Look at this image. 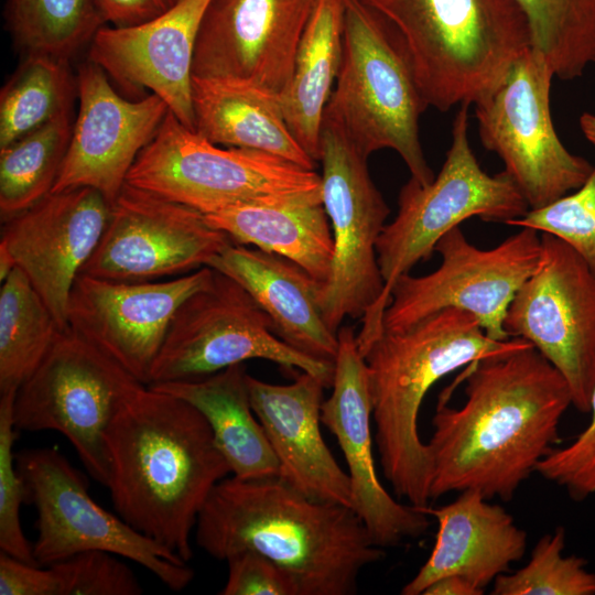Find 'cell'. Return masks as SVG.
I'll use <instances>...</instances> for the list:
<instances>
[{"label": "cell", "mask_w": 595, "mask_h": 595, "mask_svg": "<svg viewBox=\"0 0 595 595\" xmlns=\"http://www.w3.org/2000/svg\"><path fill=\"white\" fill-rule=\"evenodd\" d=\"M513 1L526 17L531 46L556 77H581L595 63V0Z\"/></svg>", "instance_id": "836d02e7"}, {"label": "cell", "mask_w": 595, "mask_h": 595, "mask_svg": "<svg viewBox=\"0 0 595 595\" xmlns=\"http://www.w3.org/2000/svg\"><path fill=\"white\" fill-rule=\"evenodd\" d=\"M464 376V404L440 401L432 418L431 500L476 489L509 501L559 443L569 385L531 344L479 359Z\"/></svg>", "instance_id": "6da1fadb"}, {"label": "cell", "mask_w": 595, "mask_h": 595, "mask_svg": "<svg viewBox=\"0 0 595 595\" xmlns=\"http://www.w3.org/2000/svg\"><path fill=\"white\" fill-rule=\"evenodd\" d=\"M238 282L269 316L274 334L310 357L334 363L337 333L324 321L321 283L295 262L258 248L230 242L208 262Z\"/></svg>", "instance_id": "d4e9b609"}, {"label": "cell", "mask_w": 595, "mask_h": 595, "mask_svg": "<svg viewBox=\"0 0 595 595\" xmlns=\"http://www.w3.org/2000/svg\"><path fill=\"white\" fill-rule=\"evenodd\" d=\"M230 242L198 210L126 183L80 273L117 282L156 281L207 267Z\"/></svg>", "instance_id": "2e32d148"}, {"label": "cell", "mask_w": 595, "mask_h": 595, "mask_svg": "<svg viewBox=\"0 0 595 595\" xmlns=\"http://www.w3.org/2000/svg\"><path fill=\"white\" fill-rule=\"evenodd\" d=\"M484 592L474 587L458 575L443 576L431 583L422 595H483Z\"/></svg>", "instance_id": "7bdbcfd3"}, {"label": "cell", "mask_w": 595, "mask_h": 595, "mask_svg": "<svg viewBox=\"0 0 595 595\" xmlns=\"http://www.w3.org/2000/svg\"><path fill=\"white\" fill-rule=\"evenodd\" d=\"M226 561L228 578L221 595H300L294 577L266 555L242 551Z\"/></svg>", "instance_id": "ab89813d"}, {"label": "cell", "mask_w": 595, "mask_h": 595, "mask_svg": "<svg viewBox=\"0 0 595 595\" xmlns=\"http://www.w3.org/2000/svg\"><path fill=\"white\" fill-rule=\"evenodd\" d=\"M468 107L461 105L452 129V143L441 171L426 185L413 177L401 187L398 213L377 241L383 292L374 310L363 317L356 335L364 355L381 334L382 316L397 280L428 260L439 240L462 221H508L524 216L529 206L505 172L490 175L477 161L468 139Z\"/></svg>", "instance_id": "8992f818"}, {"label": "cell", "mask_w": 595, "mask_h": 595, "mask_svg": "<svg viewBox=\"0 0 595 595\" xmlns=\"http://www.w3.org/2000/svg\"><path fill=\"white\" fill-rule=\"evenodd\" d=\"M345 0H316L302 34L291 79L280 95L285 121L306 153L320 160L323 116L343 55Z\"/></svg>", "instance_id": "f1b7e54d"}, {"label": "cell", "mask_w": 595, "mask_h": 595, "mask_svg": "<svg viewBox=\"0 0 595 595\" xmlns=\"http://www.w3.org/2000/svg\"><path fill=\"white\" fill-rule=\"evenodd\" d=\"M1 595H55L53 575L48 566L33 565L0 554Z\"/></svg>", "instance_id": "60d3db41"}, {"label": "cell", "mask_w": 595, "mask_h": 595, "mask_svg": "<svg viewBox=\"0 0 595 595\" xmlns=\"http://www.w3.org/2000/svg\"><path fill=\"white\" fill-rule=\"evenodd\" d=\"M552 234L567 244L595 273V164L581 187L507 223Z\"/></svg>", "instance_id": "d590c367"}, {"label": "cell", "mask_w": 595, "mask_h": 595, "mask_svg": "<svg viewBox=\"0 0 595 595\" xmlns=\"http://www.w3.org/2000/svg\"><path fill=\"white\" fill-rule=\"evenodd\" d=\"M540 235V266L512 300L504 327L559 370L572 405L586 414L595 388V273L563 240Z\"/></svg>", "instance_id": "9a60e30c"}, {"label": "cell", "mask_w": 595, "mask_h": 595, "mask_svg": "<svg viewBox=\"0 0 595 595\" xmlns=\"http://www.w3.org/2000/svg\"><path fill=\"white\" fill-rule=\"evenodd\" d=\"M244 364L213 375L149 387L191 403L206 419L231 474L241 479L278 475V461L256 416Z\"/></svg>", "instance_id": "4316f807"}, {"label": "cell", "mask_w": 595, "mask_h": 595, "mask_svg": "<svg viewBox=\"0 0 595 595\" xmlns=\"http://www.w3.org/2000/svg\"><path fill=\"white\" fill-rule=\"evenodd\" d=\"M144 386L67 328L17 390L14 424L19 431L63 434L88 473L108 487V431L122 408Z\"/></svg>", "instance_id": "9c48e42d"}, {"label": "cell", "mask_w": 595, "mask_h": 595, "mask_svg": "<svg viewBox=\"0 0 595 595\" xmlns=\"http://www.w3.org/2000/svg\"><path fill=\"white\" fill-rule=\"evenodd\" d=\"M205 218L234 242L284 257L321 284L329 277L334 240L322 201L242 203Z\"/></svg>", "instance_id": "83f0119b"}, {"label": "cell", "mask_w": 595, "mask_h": 595, "mask_svg": "<svg viewBox=\"0 0 595 595\" xmlns=\"http://www.w3.org/2000/svg\"><path fill=\"white\" fill-rule=\"evenodd\" d=\"M73 123L66 112L0 149L2 221L48 195L64 162Z\"/></svg>", "instance_id": "4dcf8cb0"}, {"label": "cell", "mask_w": 595, "mask_h": 595, "mask_svg": "<svg viewBox=\"0 0 595 595\" xmlns=\"http://www.w3.org/2000/svg\"><path fill=\"white\" fill-rule=\"evenodd\" d=\"M62 331L28 277L15 267L0 288V393L19 389Z\"/></svg>", "instance_id": "f546056e"}, {"label": "cell", "mask_w": 595, "mask_h": 595, "mask_svg": "<svg viewBox=\"0 0 595 595\" xmlns=\"http://www.w3.org/2000/svg\"><path fill=\"white\" fill-rule=\"evenodd\" d=\"M580 128L587 141L595 147V115L584 112L580 117Z\"/></svg>", "instance_id": "ee69618b"}, {"label": "cell", "mask_w": 595, "mask_h": 595, "mask_svg": "<svg viewBox=\"0 0 595 595\" xmlns=\"http://www.w3.org/2000/svg\"><path fill=\"white\" fill-rule=\"evenodd\" d=\"M195 131L208 141L261 151L315 170L291 132L280 95L247 80L193 76Z\"/></svg>", "instance_id": "484cf974"}, {"label": "cell", "mask_w": 595, "mask_h": 595, "mask_svg": "<svg viewBox=\"0 0 595 595\" xmlns=\"http://www.w3.org/2000/svg\"><path fill=\"white\" fill-rule=\"evenodd\" d=\"M591 420L567 446L553 448L542 458L536 472L562 487L577 502L595 494V388L591 396Z\"/></svg>", "instance_id": "f35d334b"}, {"label": "cell", "mask_w": 595, "mask_h": 595, "mask_svg": "<svg viewBox=\"0 0 595 595\" xmlns=\"http://www.w3.org/2000/svg\"><path fill=\"white\" fill-rule=\"evenodd\" d=\"M213 275L209 267L148 282L108 281L79 273L69 295L67 327L148 386L176 310Z\"/></svg>", "instance_id": "e0dca14e"}, {"label": "cell", "mask_w": 595, "mask_h": 595, "mask_svg": "<svg viewBox=\"0 0 595 595\" xmlns=\"http://www.w3.org/2000/svg\"><path fill=\"white\" fill-rule=\"evenodd\" d=\"M566 531L556 527L534 544L529 562L513 573L499 575L493 595H595V573L585 559L564 555Z\"/></svg>", "instance_id": "e575fe53"}, {"label": "cell", "mask_w": 595, "mask_h": 595, "mask_svg": "<svg viewBox=\"0 0 595 595\" xmlns=\"http://www.w3.org/2000/svg\"><path fill=\"white\" fill-rule=\"evenodd\" d=\"M6 18L26 54L64 60L89 44L106 23L96 0H8Z\"/></svg>", "instance_id": "d6a6232c"}, {"label": "cell", "mask_w": 595, "mask_h": 595, "mask_svg": "<svg viewBox=\"0 0 595 595\" xmlns=\"http://www.w3.org/2000/svg\"><path fill=\"white\" fill-rule=\"evenodd\" d=\"M426 107L392 28L360 0H345L342 63L324 112L366 158L393 150L426 185L434 178L419 133Z\"/></svg>", "instance_id": "52a82bcc"}, {"label": "cell", "mask_w": 595, "mask_h": 595, "mask_svg": "<svg viewBox=\"0 0 595 595\" xmlns=\"http://www.w3.org/2000/svg\"><path fill=\"white\" fill-rule=\"evenodd\" d=\"M250 359L312 374L327 388L333 382L334 363L310 357L281 340L253 298L234 279L214 270L209 283L176 310L149 385L203 378Z\"/></svg>", "instance_id": "30bf717a"}, {"label": "cell", "mask_w": 595, "mask_h": 595, "mask_svg": "<svg viewBox=\"0 0 595 595\" xmlns=\"http://www.w3.org/2000/svg\"><path fill=\"white\" fill-rule=\"evenodd\" d=\"M437 269L424 275L405 273L394 283L381 332L407 328L441 310L455 307L474 315L493 339L506 340L507 311L518 291L539 268L541 235L523 227L498 246L480 249L457 226L436 244Z\"/></svg>", "instance_id": "7c38bea8"}, {"label": "cell", "mask_w": 595, "mask_h": 595, "mask_svg": "<svg viewBox=\"0 0 595 595\" xmlns=\"http://www.w3.org/2000/svg\"><path fill=\"white\" fill-rule=\"evenodd\" d=\"M126 183L204 215L242 203L322 201L315 170L261 151L215 144L170 110Z\"/></svg>", "instance_id": "ba28073f"}, {"label": "cell", "mask_w": 595, "mask_h": 595, "mask_svg": "<svg viewBox=\"0 0 595 595\" xmlns=\"http://www.w3.org/2000/svg\"><path fill=\"white\" fill-rule=\"evenodd\" d=\"M367 160L340 125L324 112L318 162L334 252L318 300L324 321L335 333L345 317L368 315L385 286L377 241L390 209L370 176Z\"/></svg>", "instance_id": "4fadbf2b"}, {"label": "cell", "mask_w": 595, "mask_h": 595, "mask_svg": "<svg viewBox=\"0 0 595 595\" xmlns=\"http://www.w3.org/2000/svg\"><path fill=\"white\" fill-rule=\"evenodd\" d=\"M439 523L434 548L402 595H422L434 581L458 575L485 593V588L527 549V532L500 505L489 502L476 489H466L441 507H416Z\"/></svg>", "instance_id": "cb8c5ba5"}, {"label": "cell", "mask_w": 595, "mask_h": 595, "mask_svg": "<svg viewBox=\"0 0 595 595\" xmlns=\"http://www.w3.org/2000/svg\"><path fill=\"white\" fill-rule=\"evenodd\" d=\"M180 0H96L105 22L129 26L147 22L174 7Z\"/></svg>", "instance_id": "b9f144b4"}, {"label": "cell", "mask_w": 595, "mask_h": 595, "mask_svg": "<svg viewBox=\"0 0 595 595\" xmlns=\"http://www.w3.org/2000/svg\"><path fill=\"white\" fill-rule=\"evenodd\" d=\"M397 34L426 106L446 111L494 90L531 46L513 0H360Z\"/></svg>", "instance_id": "5b68a950"}, {"label": "cell", "mask_w": 595, "mask_h": 595, "mask_svg": "<svg viewBox=\"0 0 595 595\" xmlns=\"http://www.w3.org/2000/svg\"><path fill=\"white\" fill-rule=\"evenodd\" d=\"M316 0H210L196 40L193 76L247 80L279 95Z\"/></svg>", "instance_id": "ffe728a7"}, {"label": "cell", "mask_w": 595, "mask_h": 595, "mask_svg": "<svg viewBox=\"0 0 595 595\" xmlns=\"http://www.w3.org/2000/svg\"><path fill=\"white\" fill-rule=\"evenodd\" d=\"M76 91L78 113L52 192L91 187L112 204L169 107L154 94L138 100L122 97L90 61L78 68Z\"/></svg>", "instance_id": "d6986e66"}, {"label": "cell", "mask_w": 595, "mask_h": 595, "mask_svg": "<svg viewBox=\"0 0 595 595\" xmlns=\"http://www.w3.org/2000/svg\"><path fill=\"white\" fill-rule=\"evenodd\" d=\"M210 0H180L160 15L129 26L102 25L88 61L126 91L149 90L195 130L193 61L199 25Z\"/></svg>", "instance_id": "7402d4cb"}, {"label": "cell", "mask_w": 595, "mask_h": 595, "mask_svg": "<svg viewBox=\"0 0 595 595\" xmlns=\"http://www.w3.org/2000/svg\"><path fill=\"white\" fill-rule=\"evenodd\" d=\"M75 88L68 60L26 54L0 91V149L71 112Z\"/></svg>", "instance_id": "1f68e13d"}, {"label": "cell", "mask_w": 595, "mask_h": 595, "mask_svg": "<svg viewBox=\"0 0 595 595\" xmlns=\"http://www.w3.org/2000/svg\"><path fill=\"white\" fill-rule=\"evenodd\" d=\"M15 393H0V549L14 559L39 565L20 522V507L28 500V491L13 451L19 431L13 418Z\"/></svg>", "instance_id": "8d00e7d4"}, {"label": "cell", "mask_w": 595, "mask_h": 595, "mask_svg": "<svg viewBox=\"0 0 595 595\" xmlns=\"http://www.w3.org/2000/svg\"><path fill=\"white\" fill-rule=\"evenodd\" d=\"M15 463L36 509L32 548L39 565L99 550L140 564L172 591L190 585L194 571L187 563L99 506L85 477L57 450H24Z\"/></svg>", "instance_id": "8fae6325"}, {"label": "cell", "mask_w": 595, "mask_h": 595, "mask_svg": "<svg viewBox=\"0 0 595 595\" xmlns=\"http://www.w3.org/2000/svg\"><path fill=\"white\" fill-rule=\"evenodd\" d=\"M253 412L278 461V476L306 497L351 508L349 476L337 464L321 431L326 383L302 371L274 385L247 376Z\"/></svg>", "instance_id": "603a6c76"}, {"label": "cell", "mask_w": 595, "mask_h": 595, "mask_svg": "<svg viewBox=\"0 0 595 595\" xmlns=\"http://www.w3.org/2000/svg\"><path fill=\"white\" fill-rule=\"evenodd\" d=\"M108 489L119 516L184 562L213 488L229 474L209 424L191 403L144 386L108 434Z\"/></svg>", "instance_id": "3957f363"}, {"label": "cell", "mask_w": 595, "mask_h": 595, "mask_svg": "<svg viewBox=\"0 0 595 595\" xmlns=\"http://www.w3.org/2000/svg\"><path fill=\"white\" fill-rule=\"evenodd\" d=\"M553 77L545 57L530 47L499 85L474 105L483 145L501 159L529 209L577 190L593 169L571 153L555 131L550 111Z\"/></svg>", "instance_id": "5bb4252c"}, {"label": "cell", "mask_w": 595, "mask_h": 595, "mask_svg": "<svg viewBox=\"0 0 595 595\" xmlns=\"http://www.w3.org/2000/svg\"><path fill=\"white\" fill-rule=\"evenodd\" d=\"M48 567L55 595H139L143 592L131 569L110 552H80Z\"/></svg>", "instance_id": "74e56055"}, {"label": "cell", "mask_w": 595, "mask_h": 595, "mask_svg": "<svg viewBox=\"0 0 595 595\" xmlns=\"http://www.w3.org/2000/svg\"><path fill=\"white\" fill-rule=\"evenodd\" d=\"M332 394L323 401L321 420L344 454L351 489V509L379 548L416 539L430 527L429 516L397 501L380 483L372 453V404L368 368L350 326L337 332Z\"/></svg>", "instance_id": "ac0fdd59"}, {"label": "cell", "mask_w": 595, "mask_h": 595, "mask_svg": "<svg viewBox=\"0 0 595 595\" xmlns=\"http://www.w3.org/2000/svg\"><path fill=\"white\" fill-rule=\"evenodd\" d=\"M195 543L227 560L255 551L296 581L300 595H353L365 567L386 555L347 506L311 499L278 475L221 479L203 506Z\"/></svg>", "instance_id": "7a4b0ae2"}, {"label": "cell", "mask_w": 595, "mask_h": 595, "mask_svg": "<svg viewBox=\"0 0 595 595\" xmlns=\"http://www.w3.org/2000/svg\"><path fill=\"white\" fill-rule=\"evenodd\" d=\"M111 203L91 187L52 192L2 224L0 245L67 329L69 295L108 223Z\"/></svg>", "instance_id": "44dd1931"}, {"label": "cell", "mask_w": 595, "mask_h": 595, "mask_svg": "<svg viewBox=\"0 0 595 595\" xmlns=\"http://www.w3.org/2000/svg\"><path fill=\"white\" fill-rule=\"evenodd\" d=\"M528 344L520 337L493 339L474 315L455 307L400 331H382L370 344L364 358L375 442L383 476L398 498L414 507L431 500V464L418 429L431 387L461 367Z\"/></svg>", "instance_id": "277c9868"}]
</instances>
